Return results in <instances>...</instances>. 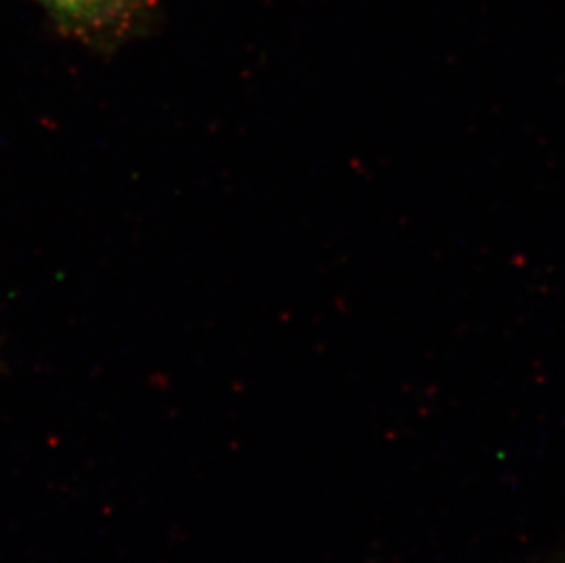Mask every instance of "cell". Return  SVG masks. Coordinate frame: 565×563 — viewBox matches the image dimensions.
<instances>
[{"label": "cell", "mask_w": 565, "mask_h": 563, "mask_svg": "<svg viewBox=\"0 0 565 563\" xmlns=\"http://www.w3.org/2000/svg\"><path fill=\"white\" fill-rule=\"evenodd\" d=\"M57 21L77 32L102 33L116 26L127 0H39Z\"/></svg>", "instance_id": "cell-1"}]
</instances>
